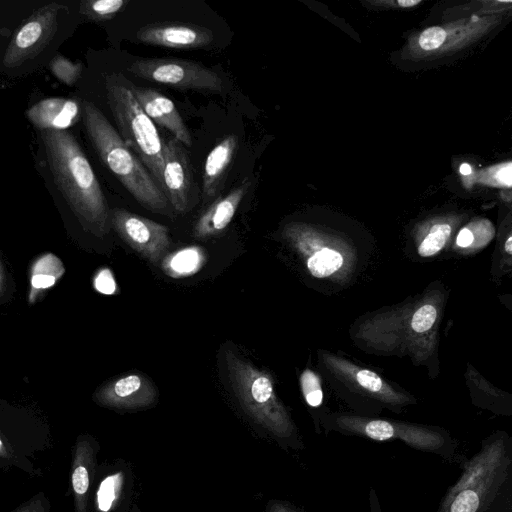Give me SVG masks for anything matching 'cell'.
<instances>
[{"label": "cell", "instance_id": "obj_1", "mask_svg": "<svg viewBox=\"0 0 512 512\" xmlns=\"http://www.w3.org/2000/svg\"><path fill=\"white\" fill-rule=\"evenodd\" d=\"M41 174L92 233L108 231V204L96 174L75 136L68 130L38 131Z\"/></svg>", "mask_w": 512, "mask_h": 512}, {"label": "cell", "instance_id": "obj_29", "mask_svg": "<svg viewBox=\"0 0 512 512\" xmlns=\"http://www.w3.org/2000/svg\"><path fill=\"white\" fill-rule=\"evenodd\" d=\"M12 512H49V503L44 494L39 493Z\"/></svg>", "mask_w": 512, "mask_h": 512}, {"label": "cell", "instance_id": "obj_23", "mask_svg": "<svg viewBox=\"0 0 512 512\" xmlns=\"http://www.w3.org/2000/svg\"><path fill=\"white\" fill-rule=\"evenodd\" d=\"M49 70L62 83L73 86L83 74V64L81 62H72L66 57L56 54L48 63Z\"/></svg>", "mask_w": 512, "mask_h": 512}, {"label": "cell", "instance_id": "obj_11", "mask_svg": "<svg viewBox=\"0 0 512 512\" xmlns=\"http://www.w3.org/2000/svg\"><path fill=\"white\" fill-rule=\"evenodd\" d=\"M139 42L177 50L200 49L210 45L214 32L194 23L164 21L141 27L136 32Z\"/></svg>", "mask_w": 512, "mask_h": 512}, {"label": "cell", "instance_id": "obj_20", "mask_svg": "<svg viewBox=\"0 0 512 512\" xmlns=\"http://www.w3.org/2000/svg\"><path fill=\"white\" fill-rule=\"evenodd\" d=\"M306 255V265L309 272L317 278H324L335 273L343 264L342 255L330 248L312 250L297 248Z\"/></svg>", "mask_w": 512, "mask_h": 512}, {"label": "cell", "instance_id": "obj_18", "mask_svg": "<svg viewBox=\"0 0 512 512\" xmlns=\"http://www.w3.org/2000/svg\"><path fill=\"white\" fill-rule=\"evenodd\" d=\"M239 145L236 134L226 135L209 152L202 174V198L213 200L221 191Z\"/></svg>", "mask_w": 512, "mask_h": 512}, {"label": "cell", "instance_id": "obj_38", "mask_svg": "<svg viewBox=\"0 0 512 512\" xmlns=\"http://www.w3.org/2000/svg\"><path fill=\"white\" fill-rule=\"evenodd\" d=\"M504 248L508 254L512 253V236L511 235L508 236V238L505 242Z\"/></svg>", "mask_w": 512, "mask_h": 512}, {"label": "cell", "instance_id": "obj_4", "mask_svg": "<svg viewBox=\"0 0 512 512\" xmlns=\"http://www.w3.org/2000/svg\"><path fill=\"white\" fill-rule=\"evenodd\" d=\"M229 378L245 414L284 450L299 451L305 445L285 406L279 400L270 375L226 350Z\"/></svg>", "mask_w": 512, "mask_h": 512}, {"label": "cell", "instance_id": "obj_22", "mask_svg": "<svg viewBox=\"0 0 512 512\" xmlns=\"http://www.w3.org/2000/svg\"><path fill=\"white\" fill-rule=\"evenodd\" d=\"M128 4V0H88L80 3L79 12L90 20L106 21L114 18Z\"/></svg>", "mask_w": 512, "mask_h": 512}, {"label": "cell", "instance_id": "obj_17", "mask_svg": "<svg viewBox=\"0 0 512 512\" xmlns=\"http://www.w3.org/2000/svg\"><path fill=\"white\" fill-rule=\"evenodd\" d=\"M26 116L38 131L68 130L81 119V103L71 98H46L32 105Z\"/></svg>", "mask_w": 512, "mask_h": 512}, {"label": "cell", "instance_id": "obj_12", "mask_svg": "<svg viewBox=\"0 0 512 512\" xmlns=\"http://www.w3.org/2000/svg\"><path fill=\"white\" fill-rule=\"evenodd\" d=\"M158 392L141 374H128L100 387L94 400L101 406L118 410H139L154 405Z\"/></svg>", "mask_w": 512, "mask_h": 512}, {"label": "cell", "instance_id": "obj_33", "mask_svg": "<svg viewBox=\"0 0 512 512\" xmlns=\"http://www.w3.org/2000/svg\"><path fill=\"white\" fill-rule=\"evenodd\" d=\"M369 512H383L377 491L371 487L368 492Z\"/></svg>", "mask_w": 512, "mask_h": 512}, {"label": "cell", "instance_id": "obj_10", "mask_svg": "<svg viewBox=\"0 0 512 512\" xmlns=\"http://www.w3.org/2000/svg\"><path fill=\"white\" fill-rule=\"evenodd\" d=\"M195 188L187 151L177 139H168L163 146L162 192L176 212L185 213Z\"/></svg>", "mask_w": 512, "mask_h": 512}, {"label": "cell", "instance_id": "obj_6", "mask_svg": "<svg viewBox=\"0 0 512 512\" xmlns=\"http://www.w3.org/2000/svg\"><path fill=\"white\" fill-rule=\"evenodd\" d=\"M71 18L68 6L51 3L42 6L14 32L1 61V72L20 75L31 72L54 57L68 35Z\"/></svg>", "mask_w": 512, "mask_h": 512}, {"label": "cell", "instance_id": "obj_39", "mask_svg": "<svg viewBox=\"0 0 512 512\" xmlns=\"http://www.w3.org/2000/svg\"><path fill=\"white\" fill-rule=\"evenodd\" d=\"M460 172L463 174V175H468L471 173V167L470 165L464 163L461 165L460 167Z\"/></svg>", "mask_w": 512, "mask_h": 512}, {"label": "cell", "instance_id": "obj_32", "mask_svg": "<svg viewBox=\"0 0 512 512\" xmlns=\"http://www.w3.org/2000/svg\"><path fill=\"white\" fill-rule=\"evenodd\" d=\"M474 236L469 228H463L458 233L456 243L459 247H468L473 243Z\"/></svg>", "mask_w": 512, "mask_h": 512}, {"label": "cell", "instance_id": "obj_26", "mask_svg": "<svg viewBox=\"0 0 512 512\" xmlns=\"http://www.w3.org/2000/svg\"><path fill=\"white\" fill-rule=\"evenodd\" d=\"M123 476V473H115L107 477L102 483L103 496L99 497V503L103 510H108L113 502H117L121 498L124 484Z\"/></svg>", "mask_w": 512, "mask_h": 512}, {"label": "cell", "instance_id": "obj_3", "mask_svg": "<svg viewBox=\"0 0 512 512\" xmlns=\"http://www.w3.org/2000/svg\"><path fill=\"white\" fill-rule=\"evenodd\" d=\"M86 136L103 165L144 208L171 215L170 204L155 180L95 103L82 99Z\"/></svg>", "mask_w": 512, "mask_h": 512}, {"label": "cell", "instance_id": "obj_9", "mask_svg": "<svg viewBox=\"0 0 512 512\" xmlns=\"http://www.w3.org/2000/svg\"><path fill=\"white\" fill-rule=\"evenodd\" d=\"M110 219L120 238L151 263L157 264L167 253V226L122 208L112 209Z\"/></svg>", "mask_w": 512, "mask_h": 512}, {"label": "cell", "instance_id": "obj_28", "mask_svg": "<svg viewBox=\"0 0 512 512\" xmlns=\"http://www.w3.org/2000/svg\"><path fill=\"white\" fill-rule=\"evenodd\" d=\"M446 39V31L439 26L426 28L419 36V45L423 50L431 51L439 48Z\"/></svg>", "mask_w": 512, "mask_h": 512}, {"label": "cell", "instance_id": "obj_25", "mask_svg": "<svg viewBox=\"0 0 512 512\" xmlns=\"http://www.w3.org/2000/svg\"><path fill=\"white\" fill-rule=\"evenodd\" d=\"M301 388L306 403L313 409L321 407L323 392L318 376L311 370H305L301 375Z\"/></svg>", "mask_w": 512, "mask_h": 512}, {"label": "cell", "instance_id": "obj_31", "mask_svg": "<svg viewBox=\"0 0 512 512\" xmlns=\"http://www.w3.org/2000/svg\"><path fill=\"white\" fill-rule=\"evenodd\" d=\"M265 512H305L289 501L271 499L265 505Z\"/></svg>", "mask_w": 512, "mask_h": 512}, {"label": "cell", "instance_id": "obj_15", "mask_svg": "<svg viewBox=\"0 0 512 512\" xmlns=\"http://www.w3.org/2000/svg\"><path fill=\"white\" fill-rule=\"evenodd\" d=\"M98 450V443L88 435L79 436L75 443L70 478L75 512H89Z\"/></svg>", "mask_w": 512, "mask_h": 512}, {"label": "cell", "instance_id": "obj_37", "mask_svg": "<svg viewBox=\"0 0 512 512\" xmlns=\"http://www.w3.org/2000/svg\"><path fill=\"white\" fill-rule=\"evenodd\" d=\"M398 5L404 7V8H407V7H412V6H415L419 3H421V0H399L397 1Z\"/></svg>", "mask_w": 512, "mask_h": 512}, {"label": "cell", "instance_id": "obj_2", "mask_svg": "<svg viewBox=\"0 0 512 512\" xmlns=\"http://www.w3.org/2000/svg\"><path fill=\"white\" fill-rule=\"evenodd\" d=\"M456 463L460 475L436 512H512V439L506 432L495 431Z\"/></svg>", "mask_w": 512, "mask_h": 512}, {"label": "cell", "instance_id": "obj_5", "mask_svg": "<svg viewBox=\"0 0 512 512\" xmlns=\"http://www.w3.org/2000/svg\"><path fill=\"white\" fill-rule=\"evenodd\" d=\"M325 432L335 431L376 442L401 441L412 449L456 463L458 443L444 428L354 414H333L322 422Z\"/></svg>", "mask_w": 512, "mask_h": 512}, {"label": "cell", "instance_id": "obj_36", "mask_svg": "<svg viewBox=\"0 0 512 512\" xmlns=\"http://www.w3.org/2000/svg\"><path fill=\"white\" fill-rule=\"evenodd\" d=\"M5 284H6V279H5V272H4V269H3V266H2V262H1V259H0V297L4 291V288H5Z\"/></svg>", "mask_w": 512, "mask_h": 512}, {"label": "cell", "instance_id": "obj_34", "mask_svg": "<svg viewBox=\"0 0 512 512\" xmlns=\"http://www.w3.org/2000/svg\"><path fill=\"white\" fill-rule=\"evenodd\" d=\"M496 178L506 186H511V165L508 163L507 167L499 169L496 174Z\"/></svg>", "mask_w": 512, "mask_h": 512}, {"label": "cell", "instance_id": "obj_35", "mask_svg": "<svg viewBox=\"0 0 512 512\" xmlns=\"http://www.w3.org/2000/svg\"><path fill=\"white\" fill-rule=\"evenodd\" d=\"M12 456L11 450L7 445L3 442V440L0 437V457L9 459Z\"/></svg>", "mask_w": 512, "mask_h": 512}, {"label": "cell", "instance_id": "obj_19", "mask_svg": "<svg viewBox=\"0 0 512 512\" xmlns=\"http://www.w3.org/2000/svg\"><path fill=\"white\" fill-rule=\"evenodd\" d=\"M64 271L62 262L51 253L35 261L31 269L29 302L33 303L40 292L52 287Z\"/></svg>", "mask_w": 512, "mask_h": 512}, {"label": "cell", "instance_id": "obj_27", "mask_svg": "<svg viewBox=\"0 0 512 512\" xmlns=\"http://www.w3.org/2000/svg\"><path fill=\"white\" fill-rule=\"evenodd\" d=\"M436 318V308L431 304H425L412 316L411 327L417 333H424L433 326Z\"/></svg>", "mask_w": 512, "mask_h": 512}, {"label": "cell", "instance_id": "obj_8", "mask_svg": "<svg viewBox=\"0 0 512 512\" xmlns=\"http://www.w3.org/2000/svg\"><path fill=\"white\" fill-rule=\"evenodd\" d=\"M127 70L133 75L180 90L221 92L223 81L200 62L176 58H146L133 61Z\"/></svg>", "mask_w": 512, "mask_h": 512}, {"label": "cell", "instance_id": "obj_14", "mask_svg": "<svg viewBox=\"0 0 512 512\" xmlns=\"http://www.w3.org/2000/svg\"><path fill=\"white\" fill-rule=\"evenodd\" d=\"M129 89L145 114L167 129L173 138L185 146L192 145V137L174 102L159 91L130 84Z\"/></svg>", "mask_w": 512, "mask_h": 512}, {"label": "cell", "instance_id": "obj_30", "mask_svg": "<svg viewBox=\"0 0 512 512\" xmlns=\"http://www.w3.org/2000/svg\"><path fill=\"white\" fill-rule=\"evenodd\" d=\"M94 287L103 294H112L116 285L109 269H102L98 272L94 279Z\"/></svg>", "mask_w": 512, "mask_h": 512}, {"label": "cell", "instance_id": "obj_13", "mask_svg": "<svg viewBox=\"0 0 512 512\" xmlns=\"http://www.w3.org/2000/svg\"><path fill=\"white\" fill-rule=\"evenodd\" d=\"M327 365L346 379L353 381L369 398L378 405L392 409L401 408L411 402V399L393 389L378 374L373 371L359 368L343 359L325 356Z\"/></svg>", "mask_w": 512, "mask_h": 512}, {"label": "cell", "instance_id": "obj_7", "mask_svg": "<svg viewBox=\"0 0 512 512\" xmlns=\"http://www.w3.org/2000/svg\"><path fill=\"white\" fill-rule=\"evenodd\" d=\"M105 93L120 137L143 163L162 191L164 142L154 122L142 110L119 75L106 76Z\"/></svg>", "mask_w": 512, "mask_h": 512}, {"label": "cell", "instance_id": "obj_24", "mask_svg": "<svg viewBox=\"0 0 512 512\" xmlns=\"http://www.w3.org/2000/svg\"><path fill=\"white\" fill-rule=\"evenodd\" d=\"M451 234V226L446 223L434 225L418 247V254L430 257L438 253L446 244Z\"/></svg>", "mask_w": 512, "mask_h": 512}, {"label": "cell", "instance_id": "obj_40", "mask_svg": "<svg viewBox=\"0 0 512 512\" xmlns=\"http://www.w3.org/2000/svg\"><path fill=\"white\" fill-rule=\"evenodd\" d=\"M130 512H141V510L139 509V507L136 504H134L132 506Z\"/></svg>", "mask_w": 512, "mask_h": 512}, {"label": "cell", "instance_id": "obj_21", "mask_svg": "<svg viewBox=\"0 0 512 512\" xmlns=\"http://www.w3.org/2000/svg\"><path fill=\"white\" fill-rule=\"evenodd\" d=\"M203 254L197 248L177 251L163 259V270L173 277L192 274L202 263Z\"/></svg>", "mask_w": 512, "mask_h": 512}, {"label": "cell", "instance_id": "obj_16", "mask_svg": "<svg viewBox=\"0 0 512 512\" xmlns=\"http://www.w3.org/2000/svg\"><path fill=\"white\" fill-rule=\"evenodd\" d=\"M251 182L245 178L227 195L218 197L199 217L194 225L193 235L207 239L223 232L230 224Z\"/></svg>", "mask_w": 512, "mask_h": 512}]
</instances>
